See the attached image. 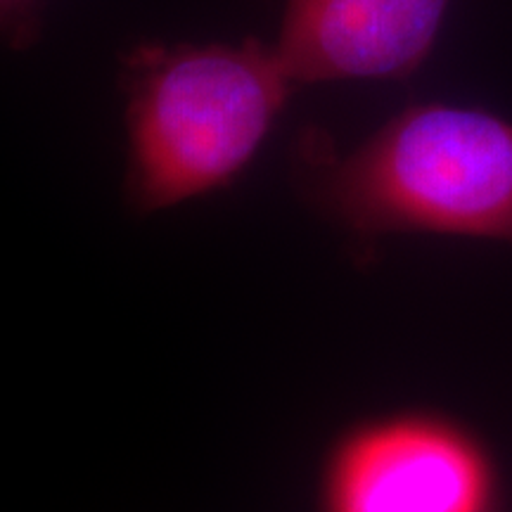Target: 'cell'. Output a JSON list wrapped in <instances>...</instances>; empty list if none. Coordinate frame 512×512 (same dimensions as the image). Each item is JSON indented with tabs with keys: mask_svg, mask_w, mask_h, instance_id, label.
Masks as SVG:
<instances>
[{
	"mask_svg": "<svg viewBox=\"0 0 512 512\" xmlns=\"http://www.w3.org/2000/svg\"><path fill=\"white\" fill-rule=\"evenodd\" d=\"M302 174L358 233H439L512 242V121L458 105H415L349 155L309 133Z\"/></svg>",
	"mask_w": 512,
	"mask_h": 512,
	"instance_id": "6da1fadb",
	"label": "cell"
},
{
	"mask_svg": "<svg viewBox=\"0 0 512 512\" xmlns=\"http://www.w3.org/2000/svg\"><path fill=\"white\" fill-rule=\"evenodd\" d=\"M451 0H285L275 55L294 83L406 79L427 60Z\"/></svg>",
	"mask_w": 512,
	"mask_h": 512,
	"instance_id": "277c9868",
	"label": "cell"
},
{
	"mask_svg": "<svg viewBox=\"0 0 512 512\" xmlns=\"http://www.w3.org/2000/svg\"><path fill=\"white\" fill-rule=\"evenodd\" d=\"M482 451L437 420H392L356 434L330 467L328 512H491Z\"/></svg>",
	"mask_w": 512,
	"mask_h": 512,
	"instance_id": "3957f363",
	"label": "cell"
},
{
	"mask_svg": "<svg viewBox=\"0 0 512 512\" xmlns=\"http://www.w3.org/2000/svg\"><path fill=\"white\" fill-rule=\"evenodd\" d=\"M294 81L273 46L140 43L121 60L128 200L157 211L221 188L245 169Z\"/></svg>",
	"mask_w": 512,
	"mask_h": 512,
	"instance_id": "7a4b0ae2",
	"label": "cell"
},
{
	"mask_svg": "<svg viewBox=\"0 0 512 512\" xmlns=\"http://www.w3.org/2000/svg\"><path fill=\"white\" fill-rule=\"evenodd\" d=\"M0 24L10 48L34 46L41 36V0H0Z\"/></svg>",
	"mask_w": 512,
	"mask_h": 512,
	"instance_id": "5b68a950",
	"label": "cell"
}]
</instances>
